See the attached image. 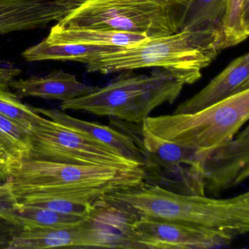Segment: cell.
I'll use <instances>...</instances> for the list:
<instances>
[{"label": "cell", "instance_id": "15", "mask_svg": "<svg viewBox=\"0 0 249 249\" xmlns=\"http://www.w3.org/2000/svg\"><path fill=\"white\" fill-rule=\"evenodd\" d=\"M85 218L22 205L10 193L3 182L0 183V219L21 230L69 228Z\"/></svg>", "mask_w": 249, "mask_h": 249}, {"label": "cell", "instance_id": "10", "mask_svg": "<svg viewBox=\"0 0 249 249\" xmlns=\"http://www.w3.org/2000/svg\"><path fill=\"white\" fill-rule=\"evenodd\" d=\"M141 249H205L230 244L232 236L177 223L140 218L131 224Z\"/></svg>", "mask_w": 249, "mask_h": 249}, {"label": "cell", "instance_id": "14", "mask_svg": "<svg viewBox=\"0 0 249 249\" xmlns=\"http://www.w3.org/2000/svg\"><path fill=\"white\" fill-rule=\"evenodd\" d=\"M8 87L14 89L19 98L39 97L62 102L87 95L99 88L81 82L75 75L62 70L53 71L46 76L11 80Z\"/></svg>", "mask_w": 249, "mask_h": 249}, {"label": "cell", "instance_id": "7", "mask_svg": "<svg viewBox=\"0 0 249 249\" xmlns=\"http://www.w3.org/2000/svg\"><path fill=\"white\" fill-rule=\"evenodd\" d=\"M122 128L143 152L144 181L181 195L205 196L200 164L207 149L161 139L142 125L139 130L135 126Z\"/></svg>", "mask_w": 249, "mask_h": 249}, {"label": "cell", "instance_id": "9", "mask_svg": "<svg viewBox=\"0 0 249 249\" xmlns=\"http://www.w3.org/2000/svg\"><path fill=\"white\" fill-rule=\"evenodd\" d=\"M205 192L214 196L238 186L249 176V127L231 141L207 149L201 161Z\"/></svg>", "mask_w": 249, "mask_h": 249}, {"label": "cell", "instance_id": "2", "mask_svg": "<svg viewBox=\"0 0 249 249\" xmlns=\"http://www.w3.org/2000/svg\"><path fill=\"white\" fill-rule=\"evenodd\" d=\"M142 167L121 168L26 157L3 183L18 202L59 198L93 205L101 196L144 181Z\"/></svg>", "mask_w": 249, "mask_h": 249}, {"label": "cell", "instance_id": "16", "mask_svg": "<svg viewBox=\"0 0 249 249\" xmlns=\"http://www.w3.org/2000/svg\"><path fill=\"white\" fill-rule=\"evenodd\" d=\"M39 114L47 116L65 127L76 131L79 133L88 135L107 146L116 150L122 155L140 163L143 167V152L138 147L132 138L124 132L116 130L110 126L100 124L95 122H87L72 117L62 110L56 109H45L35 107Z\"/></svg>", "mask_w": 249, "mask_h": 249}, {"label": "cell", "instance_id": "17", "mask_svg": "<svg viewBox=\"0 0 249 249\" xmlns=\"http://www.w3.org/2000/svg\"><path fill=\"white\" fill-rule=\"evenodd\" d=\"M83 221L69 228L20 230L10 242L8 249H86V232Z\"/></svg>", "mask_w": 249, "mask_h": 249}, {"label": "cell", "instance_id": "5", "mask_svg": "<svg viewBox=\"0 0 249 249\" xmlns=\"http://www.w3.org/2000/svg\"><path fill=\"white\" fill-rule=\"evenodd\" d=\"M65 14L55 23L65 30L138 33L148 37L177 32L167 0H57Z\"/></svg>", "mask_w": 249, "mask_h": 249}, {"label": "cell", "instance_id": "3", "mask_svg": "<svg viewBox=\"0 0 249 249\" xmlns=\"http://www.w3.org/2000/svg\"><path fill=\"white\" fill-rule=\"evenodd\" d=\"M220 33L213 30H183L168 36L148 37L126 47L102 53L86 65L89 73L103 75L161 68L177 74L187 84L200 79L221 52Z\"/></svg>", "mask_w": 249, "mask_h": 249}, {"label": "cell", "instance_id": "24", "mask_svg": "<svg viewBox=\"0 0 249 249\" xmlns=\"http://www.w3.org/2000/svg\"><path fill=\"white\" fill-rule=\"evenodd\" d=\"M17 166L2 145H0V180H5Z\"/></svg>", "mask_w": 249, "mask_h": 249}, {"label": "cell", "instance_id": "4", "mask_svg": "<svg viewBox=\"0 0 249 249\" xmlns=\"http://www.w3.org/2000/svg\"><path fill=\"white\" fill-rule=\"evenodd\" d=\"M122 73L94 92L62 102L61 109L81 110L139 124L159 106L174 103L186 85L183 78L161 68H154L145 75Z\"/></svg>", "mask_w": 249, "mask_h": 249}, {"label": "cell", "instance_id": "6", "mask_svg": "<svg viewBox=\"0 0 249 249\" xmlns=\"http://www.w3.org/2000/svg\"><path fill=\"white\" fill-rule=\"evenodd\" d=\"M249 118V90L191 113L148 116L142 127L161 139L198 148L232 140Z\"/></svg>", "mask_w": 249, "mask_h": 249}, {"label": "cell", "instance_id": "13", "mask_svg": "<svg viewBox=\"0 0 249 249\" xmlns=\"http://www.w3.org/2000/svg\"><path fill=\"white\" fill-rule=\"evenodd\" d=\"M65 14L57 0H0V36L46 28Z\"/></svg>", "mask_w": 249, "mask_h": 249}, {"label": "cell", "instance_id": "8", "mask_svg": "<svg viewBox=\"0 0 249 249\" xmlns=\"http://www.w3.org/2000/svg\"><path fill=\"white\" fill-rule=\"evenodd\" d=\"M30 133L32 146L27 157L87 165L142 167L111 147L42 116Z\"/></svg>", "mask_w": 249, "mask_h": 249}, {"label": "cell", "instance_id": "12", "mask_svg": "<svg viewBox=\"0 0 249 249\" xmlns=\"http://www.w3.org/2000/svg\"><path fill=\"white\" fill-rule=\"evenodd\" d=\"M246 90H249L248 53L231 61L206 87L180 103L173 113H194Z\"/></svg>", "mask_w": 249, "mask_h": 249}, {"label": "cell", "instance_id": "23", "mask_svg": "<svg viewBox=\"0 0 249 249\" xmlns=\"http://www.w3.org/2000/svg\"><path fill=\"white\" fill-rule=\"evenodd\" d=\"M18 202V201H17ZM27 206L36 207L44 208L60 213L68 215H78V216L87 217L92 209L93 205H84L75 203L66 199L59 198H48V199H36L25 202H18Z\"/></svg>", "mask_w": 249, "mask_h": 249}, {"label": "cell", "instance_id": "19", "mask_svg": "<svg viewBox=\"0 0 249 249\" xmlns=\"http://www.w3.org/2000/svg\"><path fill=\"white\" fill-rule=\"evenodd\" d=\"M148 37L138 33L92 30H65L53 25L45 38L54 44L73 43L121 48L139 43Z\"/></svg>", "mask_w": 249, "mask_h": 249}, {"label": "cell", "instance_id": "1", "mask_svg": "<svg viewBox=\"0 0 249 249\" xmlns=\"http://www.w3.org/2000/svg\"><path fill=\"white\" fill-rule=\"evenodd\" d=\"M96 202L132 218L177 223L226 233L233 237L249 231V193L228 199L170 192L157 185L140 184L107 194Z\"/></svg>", "mask_w": 249, "mask_h": 249}, {"label": "cell", "instance_id": "11", "mask_svg": "<svg viewBox=\"0 0 249 249\" xmlns=\"http://www.w3.org/2000/svg\"><path fill=\"white\" fill-rule=\"evenodd\" d=\"M133 221L121 211L96 202L83 221L86 249H141L132 232Z\"/></svg>", "mask_w": 249, "mask_h": 249}, {"label": "cell", "instance_id": "21", "mask_svg": "<svg viewBox=\"0 0 249 249\" xmlns=\"http://www.w3.org/2000/svg\"><path fill=\"white\" fill-rule=\"evenodd\" d=\"M19 73L17 68H0V114L31 132L41 116L34 107L23 103L15 93L8 89V83Z\"/></svg>", "mask_w": 249, "mask_h": 249}, {"label": "cell", "instance_id": "22", "mask_svg": "<svg viewBox=\"0 0 249 249\" xmlns=\"http://www.w3.org/2000/svg\"><path fill=\"white\" fill-rule=\"evenodd\" d=\"M249 36V0H227L220 32V50L240 44Z\"/></svg>", "mask_w": 249, "mask_h": 249}, {"label": "cell", "instance_id": "25", "mask_svg": "<svg viewBox=\"0 0 249 249\" xmlns=\"http://www.w3.org/2000/svg\"><path fill=\"white\" fill-rule=\"evenodd\" d=\"M167 1L171 4L173 9V8H176V7L178 6L179 5H180L184 0H167Z\"/></svg>", "mask_w": 249, "mask_h": 249}, {"label": "cell", "instance_id": "18", "mask_svg": "<svg viewBox=\"0 0 249 249\" xmlns=\"http://www.w3.org/2000/svg\"><path fill=\"white\" fill-rule=\"evenodd\" d=\"M227 0H184L173 8L178 31L221 32Z\"/></svg>", "mask_w": 249, "mask_h": 249}, {"label": "cell", "instance_id": "20", "mask_svg": "<svg viewBox=\"0 0 249 249\" xmlns=\"http://www.w3.org/2000/svg\"><path fill=\"white\" fill-rule=\"evenodd\" d=\"M115 49L116 48L73 43L54 44L43 39L38 44L26 49L21 55L28 62L60 61L79 62L87 65L99 55Z\"/></svg>", "mask_w": 249, "mask_h": 249}]
</instances>
